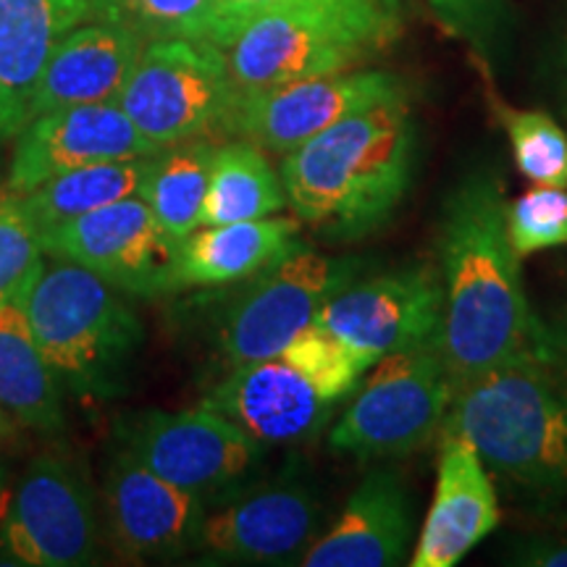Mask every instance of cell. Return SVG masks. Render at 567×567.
<instances>
[{
  "label": "cell",
  "mask_w": 567,
  "mask_h": 567,
  "mask_svg": "<svg viewBox=\"0 0 567 567\" xmlns=\"http://www.w3.org/2000/svg\"><path fill=\"white\" fill-rule=\"evenodd\" d=\"M507 205L494 176L471 174L452 189L442 210L436 347L455 389L492 368L551 352L549 329L523 289L520 258L507 234Z\"/></svg>",
  "instance_id": "6da1fadb"
},
{
  "label": "cell",
  "mask_w": 567,
  "mask_h": 567,
  "mask_svg": "<svg viewBox=\"0 0 567 567\" xmlns=\"http://www.w3.org/2000/svg\"><path fill=\"white\" fill-rule=\"evenodd\" d=\"M417 130L408 92L354 111L281 161L295 216L354 243L379 231L413 187Z\"/></svg>",
  "instance_id": "7a4b0ae2"
},
{
  "label": "cell",
  "mask_w": 567,
  "mask_h": 567,
  "mask_svg": "<svg viewBox=\"0 0 567 567\" xmlns=\"http://www.w3.org/2000/svg\"><path fill=\"white\" fill-rule=\"evenodd\" d=\"M442 431L467 439L488 471L530 499H567V375L551 352L457 386Z\"/></svg>",
  "instance_id": "3957f363"
},
{
  "label": "cell",
  "mask_w": 567,
  "mask_h": 567,
  "mask_svg": "<svg viewBox=\"0 0 567 567\" xmlns=\"http://www.w3.org/2000/svg\"><path fill=\"white\" fill-rule=\"evenodd\" d=\"M34 339L53 373L80 400L122 394L145 329L124 289L71 260L53 258L27 297Z\"/></svg>",
  "instance_id": "277c9868"
},
{
  "label": "cell",
  "mask_w": 567,
  "mask_h": 567,
  "mask_svg": "<svg viewBox=\"0 0 567 567\" xmlns=\"http://www.w3.org/2000/svg\"><path fill=\"white\" fill-rule=\"evenodd\" d=\"M402 32V3L274 9L239 21L221 45L234 97L352 71Z\"/></svg>",
  "instance_id": "5b68a950"
},
{
  "label": "cell",
  "mask_w": 567,
  "mask_h": 567,
  "mask_svg": "<svg viewBox=\"0 0 567 567\" xmlns=\"http://www.w3.org/2000/svg\"><path fill=\"white\" fill-rule=\"evenodd\" d=\"M455 384L436 342L384 354L329 436L337 455L405 457L439 434Z\"/></svg>",
  "instance_id": "8992f818"
},
{
  "label": "cell",
  "mask_w": 567,
  "mask_h": 567,
  "mask_svg": "<svg viewBox=\"0 0 567 567\" xmlns=\"http://www.w3.org/2000/svg\"><path fill=\"white\" fill-rule=\"evenodd\" d=\"M234 97L226 55L205 40H151L118 92L132 124L161 151L221 132Z\"/></svg>",
  "instance_id": "52a82bcc"
},
{
  "label": "cell",
  "mask_w": 567,
  "mask_h": 567,
  "mask_svg": "<svg viewBox=\"0 0 567 567\" xmlns=\"http://www.w3.org/2000/svg\"><path fill=\"white\" fill-rule=\"evenodd\" d=\"M360 271V258H331L300 245L252 276L250 287L226 310L218 331L226 363L234 368L281 354Z\"/></svg>",
  "instance_id": "ba28073f"
},
{
  "label": "cell",
  "mask_w": 567,
  "mask_h": 567,
  "mask_svg": "<svg viewBox=\"0 0 567 567\" xmlns=\"http://www.w3.org/2000/svg\"><path fill=\"white\" fill-rule=\"evenodd\" d=\"M116 439L168 484L200 496L245 484L266 457L264 444L205 405L132 413L116 423Z\"/></svg>",
  "instance_id": "9c48e42d"
},
{
  "label": "cell",
  "mask_w": 567,
  "mask_h": 567,
  "mask_svg": "<svg viewBox=\"0 0 567 567\" xmlns=\"http://www.w3.org/2000/svg\"><path fill=\"white\" fill-rule=\"evenodd\" d=\"M101 517L87 476L59 452L21 473L3 520V547L27 567H80L97 557Z\"/></svg>",
  "instance_id": "30bf717a"
},
{
  "label": "cell",
  "mask_w": 567,
  "mask_h": 567,
  "mask_svg": "<svg viewBox=\"0 0 567 567\" xmlns=\"http://www.w3.org/2000/svg\"><path fill=\"white\" fill-rule=\"evenodd\" d=\"M42 250L103 276L126 295L179 289V243L166 234L145 197H126L42 234Z\"/></svg>",
  "instance_id": "8fae6325"
},
{
  "label": "cell",
  "mask_w": 567,
  "mask_h": 567,
  "mask_svg": "<svg viewBox=\"0 0 567 567\" xmlns=\"http://www.w3.org/2000/svg\"><path fill=\"white\" fill-rule=\"evenodd\" d=\"M394 95H405V84L389 71H339L231 97L221 132L287 155L350 113Z\"/></svg>",
  "instance_id": "7c38bea8"
},
{
  "label": "cell",
  "mask_w": 567,
  "mask_h": 567,
  "mask_svg": "<svg viewBox=\"0 0 567 567\" xmlns=\"http://www.w3.org/2000/svg\"><path fill=\"white\" fill-rule=\"evenodd\" d=\"M316 323L375 360L431 344L442 326V281L431 266L379 274L331 297Z\"/></svg>",
  "instance_id": "4fadbf2b"
},
{
  "label": "cell",
  "mask_w": 567,
  "mask_h": 567,
  "mask_svg": "<svg viewBox=\"0 0 567 567\" xmlns=\"http://www.w3.org/2000/svg\"><path fill=\"white\" fill-rule=\"evenodd\" d=\"M103 515L118 557H176L200 544L205 496L168 484L118 446L105 476Z\"/></svg>",
  "instance_id": "5bb4252c"
},
{
  "label": "cell",
  "mask_w": 567,
  "mask_h": 567,
  "mask_svg": "<svg viewBox=\"0 0 567 567\" xmlns=\"http://www.w3.org/2000/svg\"><path fill=\"white\" fill-rule=\"evenodd\" d=\"M158 153L116 101L71 105L34 116L17 134L6 189L24 195L63 172Z\"/></svg>",
  "instance_id": "9a60e30c"
},
{
  "label": "cell",
  "mask_w": 567,
  "mask_h": 567,
  "mask_svg": "<svg viewBox=\"0 0 567 567\" xmlns=\"http://www.w3.org/2000/svg\"><path fill=\"white\" fill-rule=\"evenodd\" d=\"M318 523L321 505L308 486L274 484L205 515L197 549L224 563H297L313 544Z\"/></svg>",
  "instance_id": "2e32d148"
},
{
  "label": "cell",
  "mask_w": 567,
  "mask_h": 567,
  "mask_svg": "<svg viewBox=\"0 0 567 567\" xmlns=\"http://www.w3.org/2000/svg\"><path fill=\"white\" fill-rule=\"evenodd\" d=\"M113 11L116 0H0V137H17L30 122L34 90L59 42Z\"/></svg>",
  "instance_id": "e0dca14e"
},
{
  "label": "cell",
  "mask_w": 567,
  "mask_h": 567,
  "mask_svg": "<svg viewBox=\"0 0 567 567\" xmlns=\"http://www.w3.org/2000/svg\"><path fill=\"white\" fill-rule=\"evenodd\" d=\"M260 444H292L316 436L334 405L316 392L287 360L268 358L234 365L203 400Z\"/></svg>",
  "instance_id": "ac0fdd59"
},
{
  "label": "cell",
  "mask_w": 567,
  "mask_h": 567,
  "mask_svg": "<svg viewBox=\"0 0 567 567\" xmlns=\"http://www.w3.org/2000/svg\"><path fill=\"white\" fill-rule=\"evenodd\" d=\"M147 42L151 40L118 11L71 30L42 71L30 105V122L71 105L116 101Z\"/></svg>",
  "instance_id": "d6986e66"
},
{
  "label": "cell",
  "mask_w": 567,
  "mask_h": 567,
  "mask_svg": "<svg viewBox=\"0 0 567 567\" xmlns=\"http://www.w3.org/2000/svg\"><path fill=\"white\" fill-rule=\"evenodd\" d=\"M499 526L488 467L467 439L444 434L434 499L417 536L413 567H455Z\"/></svg>",
  "instance_id": "ffe728a7"
},
{
  "label": "cell",
  "mask_w": 567,
  "mask_h": 567,
  "mask_svg": "<svg viewBox=\"0 0 567 567\" xmlns=\"http://www.w3.org/2000/svg\"><path fill=\"white\" fill-rule=\"evenodd\" d=\"M413 513L402 481L373 471L354 488L337 523L302 551L305 567H394L408 557Z\"/></svg>",
  "instance_id": "44dd1931"
},
{
  "label": "cell",
  "mask_w": 567,
  "mask_h": 567,
  "mask_svg": "<svg viewBox=\"0 0 567 567\" xmlns=\"http://www.w3.org/2000/svg\"><path fill=\"white\" fill-rule=\"evenodd\" d=\"M300 234L292 218H258V221L200 226L179 243V289L221 287L252 279L284 255H289Z\"/></svg>",
  "instance_id": "7402d4cb"
},
{
  "label": "cell",
  "mask_w": 567,
  "mask_h": 567,
  "mask_svg": "<svg viewBox=\"0 0 567 567\" xmlns=\"http://www.w3.org/2000/svg\"><path fill=\"white\" fill-rule=\"evenodd\" d=\"M27 297L0 308V410L21 425L55 434L63 429L61 381L34 339Z\"/></svg>",
  "instance_id": "603a6c76"
},
{
  "label": "cell",
  "mask_w": 567,
  "mask_h": 567,
  "mask_svg": "<svg viewBox=\"0 0 567 567\" xmlns=\"http://www.w3.org/2000/svg\"><path fill=\"white\" fill-rule=\"evenodd\" d=\"M155 158L158 155L92 163V166L51 176L30 193L19 195L21 208H24L32 226L42 237V234L59 229V226L74 221L80 216H87L92 210L105 208V205L145 195Z\"/></svg>",
  "instance_id": "cb8c5ba5"
},
{
  "label": "cell",
  "mask_w": 567,
  "mask_h": 567,
  "mask_svg": "<svg viewBox=\"0 0 567 567\" xmlns=\"http://www.w3.org/2000/svg\"><path fill=\"white\" fill-rule=\"evenodd\" d=\"M281 174L252 142L239 140L216 147L200 226L258 221L287 208Z\"/></svg>",
  "instance_id": "d4e9b609"
},
{
  "label": "cell",
  "mask_w": 567,
  "mask_h": 567,
  "mask_svg": "<svg viewBox=\"0 0 567 567\" xmlns=\"http://www.w3.org/2000/svg\"><path fill=\"white\" fill-rule=\"evenodd\" d=\"M213 153L216 145L200 137L166 147L155 158L151 184L142 197L176 243L200 229Z\"/></svg>",
  "instance_id": "484cf974"
},
{
  "label": "cell",
  "mask_w": 567,
  "mask_h": 567,
  "mask_svg": "<svg viewBox=\"0 0 567 567\" xmlns=\"http://www.w3.org/2000/svg\"><path fill=\"white\" fill-rule=\"evenodd\" d=\"M279 358L295 365L331 405L352 394L360 379L379 363L371 354L352 350L350 344H344L342 339L318 323L305 326L300 334L284 347Z\"/></svg>",
  "instance_id": "4316f807"
},
{
  "label": "cell",
  "mask_w": 567,
  "mask_h": 567,
  "mask_svg": "<svg viewBox=\"0 0 567 567\" xmlns=\"http://www.w3.org/2000/svg\"><path fill=\"white\" fill-rule=\"evenodd\" d=\"M496 113L513 145L517 172L536 184L567 189V132L563 126L544 111L496 105Z\"/></svg>",
  "instance_id": "83f0119b"
},
{
  "label": "cell",
  "mask_w": 567,
  "mask_h": 567,
  "mask_svg": "<svg viewBox=\"0 0 567 567\" xmlns=\"http://www.w3.org/2000/svg\"><path fill=\"white\" fill-rule=\"evenodd\" d=\"M118 13L147 40L182 38L221 45V0H116Z\"/></svg>",
  "instance_id": "f1b7e54d"
},
{
  "label": "cell",
  "mask_w": 567,
  "mask_h": 567,
  "mask_svg": "<svg viewBox=\"0 0 567 567\" xmlns=\"http://www.w3.org/2000/svg\"><path fill=\"white\" fill-rule=\"evenodd\" d=\"M42 243L21 200L11 189H0V308L32 292L45 271Z\"/></svg>",
  "instance_id": "f546056e"
},
{
  "label": "cell",
  "mask_w": 567,
  "mask_h": 567,
  "mask_svg": "<svg viewBox=\"0 0 567 567\" xmlns=\"http://www.w3.org/2000/svg\"><path fill=\"white\" fill-rule=\"evenodd\" d=\"M507 234L517 258L567 247V189L538 184L507 205Z\"/></svg>",
  "instance_id": "4dcf8cb0"
},
{
  "label": "cell",
  "mask_w": 567,
  "mask_h": 567,
  "mask_svg": "<svg viewBox=\"0 0 567 567\" xmlns=\"http://www.w3.org/2000/svg\"><path fill=\"white\" fill-rule=\"evenodd\" d=\"M439 21L457 38L488 51L505 19V0H429Z\"/></svg>",
  "instance_id": "1f68e13d"
},
{
  "label": "cell",
  "mask_w": 567,
  "mask_h": 567,
  "mask_svg": "<svg viewBox=\"0 0 567 567\" xmlns=\"http://www.w3.org/2000/svg\"><path fill=\"white\" fill-rule=\"evenodd\" d=\"M375 3H400V0H221L224 6V40L229 38L239 21L260 11L274 9H352V6H375ZM218 45V48H221Z\"/></svg>",
  "instance_id": "d6a6232c"
},
{
  "label": "cell",
  "mask_w": 567,
  "mask_h": 567,
  "mask_svg": "<svg viewBox=\"0 0 567 567\" xmlns=\"http://www.w3.org/2000/svg\"><path fill=\"white\" fill-rule=\"evenodd\" d=\"M507 563L526 567H567V538L517 536L507 549Z\"/></svg>",
  "instance_id": "836d02e7"
},
{
  "label": "cell",
  "mask_w": 567,
  "mask_h": 567,
  "mask_svg": "<svg viewBox=\"0 0 567 567\" xmlns=\"http://www.w3.org/2000/svg\"><path fill=\"white\" fill-rule=\"evenodd\" d=\"M551 334V354H555V360L563 368L565 375H567V318L555 329H549Z\"/></svg>",
  "instance_id": "e575fe53"
},
{
  "label": "cell",
  "mask_w": 567,
  "mask_h": 567,
  "mask_svg": "<svg viewBox=\"0 0 567 567\" xmlns=\"http://www.w3.org/2000/svg\"><path fill=\"white\" fill-rule=\"evenodd\" d=\"M6 429H9V425H6V413H3V410H0V436L6 434Z\"/></svg>",
  "instance_id": "d590c367"
},
{
  "label": "cell",
  "mask_w": 567,
  "mask_h": 567,
  "mask_svg": "<svg viewBox=\"0 0 567 567\" xmlns=\"http://www.w3.org/2000/svg\"><path fill=\"white\" fill-rule=\"evenodd\" d=\"M0 488H3V471H0Z\"/></svg>",
  "instance_id": "8d00e7d4"
},
{
  "label": "cell",
  "mask_w": 567,
  "mask_h": 567,
  "mask_svg": "<svg viewBox=\"0 0 567 567\" xmlns=\"http://www.w3.org/2000/svg\"><path fill=\"white\" fill-rule=\"evenodd\" d=\"M565 66H567V59H565ZM565 76H567V69H565ZM567 90V87H565Z\"/></svg>",
  "instance_id": "74e56055"
}]
</instances>
